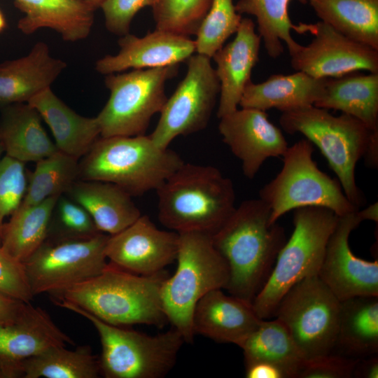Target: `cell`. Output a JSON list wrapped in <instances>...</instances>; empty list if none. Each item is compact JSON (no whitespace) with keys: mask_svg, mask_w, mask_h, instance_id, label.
<instances>
[{"mask_svg":"<svg viewBox=\"0 0 378 378\" xmlns=\"http://www.w3.org/2000/svg\"><path fill=\"white\" fill-rule=\"evenodd\" d=\"M178 71V64H175L106 75L110 96L96 116L100 136L144 134L152 117L160 113L167 99L166 82Z\"/></svg>","mask_w":378,"mask_h":378,"instance_id":"obj_10","label":"cell"},{"mask_svg":"<svg viewBox=\"0 0 378 378\" xmlns=\"http://www.w3.org/2000/svg\"><path fill=\"white\" fill-rule=\"evenodd\" d=\"M156 192L159 221L178 233L211 237L236 207L232 181L211 165L183 162Z\"/></svg>","mask_w":378,"mask_h":378,"instance_id":"obj_3","label":"cell"},{"mask_svg":"<svg viewBox=\"0 0 378 378\" xmlns=\"http://www.w3.org/2000/svg\"><path fill=\"white\" fill-rule=\"evenodd\" d=\"M212 0H156L153 8L155 29L183 36L196 35Z\"/></svg>","mask_w":378,"mask_h":378,"instance_id":"obj_37","label":"cell"},{"mask_svg":"<svg viewBox=\"0 0 378 378\" xmlns=\"http://www.w3.org/2000/svg\"><path fill=\"white\" fill-rule=\"evenodd\" d=\"M168 276L165 270L139 275L110 262L99 274L50 295L52 302H70L111 325L162 327L167 319L160 290Z\"/></svg>","mask_w":378,"mask_h":378,"instance_id":"obj_2","label":"cell"},{"mask_svg":"<svg viewBox=\"0 0 378 378\" xmlns=\"http://www.w3.org/2000/svg\"><path fill=\"white\" fill-rule=\"evenodd\" d=\"M270 209L261 199L244 200L211 236L229 270L225 289L252 303L268 279L286 241L285 230L271 223Z\"/></svg>","mask_w":378,"mask_h":378,"instance_id":"obj_1","label":"cell"},{"mask_svg":"<svg viewBox=\"0 0 378 378\" xmlns=\"http://www.w3.org/2000/svg\"></svg>","mask_w":378,"mask_h":378,"instance_id":"obj_51","label":"cell"},{"mask_svg":"<svg viewBox=\"0 0 378 378\" xmlns=\"http://www.w3.org/2000/svg\"><path fill=\"white\" fill-rule=\"evenodd\" d=\"M74 341L42 308L26 303L12 322L0 325V360L21 361Z\"/></svg>","mask_w":378,"mask_h":378,"instance_id":"obj_22","label":"cell"},{"mask_svg":"<svg viewBox=\"0 0 378 378\" xmlns=\"http://www.w3.org/2000/svg\"><path fill=\"white\" fill-rule=\"evenodd\" d=\"M109 234L46 241L23 263L34 295L52 293L83 282L108 266L105 246Z\"/></svg>","mask_w":378,"mask_h":378,"instance_id":"obj_12","label":"cell"},{"mask_svg":"<svg viewBox=\"0 0 378 378\" xmlns=\"http://www.w3.org/2000/svg\"><path fill=\"white\" fill-rule=\"evenodd\" d=\"M321 21L378 50V0H309Z\"/></svg>","mask_w":378,"mask_h":378,"instance_id":"obj_31","label":"cell"},{"mask_svg":"<svg viewBox=\"0 0 378 378\" xmlns=\"http://www.w3.org/2000/svg\"><path fill=\"white\" fill-rule=\"evenodd\" d=\"M262 320L251 302L226 295L222 289H214L197 302L192 316V328L195 335L239 346Z\"/></svg>","mask_w":378,"mask_h":378,"instance_id":"obj_20","label":"cell"},{"mask_svg":"<svg viewBox=\"0 0 378 378\" xmlns=\"http://www.w3.org/2000/svg\"><path fill=\"white\" fill-rule=\"evenodd\" d=\"M66 195L88 212L99 232L109 235L123 230L141 216L132 196L109 182L78 179Z\"/></svg>","mask_w":378,"mask_h":378,"instance_id":"obj_24","label":"cell"},{"mask_svg":"<svg viewBox=\"0 0 378 378\" xmlns=\"http://www.w3.org/2000/svg\"><path fill=\"white\" fill-rule=\"evenodd\" d=\"M314 106L340 111L378 132V74L351 73L328 78L323 94Z\"/></svg>","mask_w":378,"mask_h":378,"instance_id":"obj_29","label":"cell"},{"mask_svg":"<svg viewBox=\"0 0 378 378\" xmlns=\"http://www.w3.org/2000/svg\"><path fill=\"white\" fill-rule=\"evenodd\" d=\"M28 175L24 163L6 155L0 160V241L4 220L21 204Z\"/></svg>","mask_w":378,"mask_h":378,"instance_id":"obj_38","label":"cell"},{"mask_svg":"<svg viewBox=\"0 0 378 378\" xmlns=\"http://www.w3.org/2000/svg\"><path fill=\"white\" fill-rule=\"evenodd\" d=\"M21 368L24 378H97L101 374L99 360L88 346L51 347L22 360Z\"/></svg>","mask_w":378,"mask_h":378,"instance_id":"obj_34","label":"cell"},{"mask_svg":"<svg viewBox=\"0 0 378 378\" xmlns=\"http://www.w3.org/2000/svg\"><path fill=\"white\" fill-rule=\"evenodd\" d=\"M340 301L318 275L293 285L274 315L286 328L304 360L332 354L337 339Z\"/></svg>","mask_w":378,"mask_h":378,"instance_id":"obj_11","label":"cell"},{"mask_svg":"<svg viewBox=\"0 0 378 378\" xmlns=\"http://www.w3.org/2000/svg\"><path fill=\"white\" fill-rule=\"evenodd\" d=\"M250 18H242L235 37L218 49L211 58L220 82L218 118L236 111L244 90L251 81V72L258 61L261 38Z\"/></svg>","mask_w":378,"mask_h":378,"instance_id":"obj_19","label":"cell"},{"mask_svg":"<svg viewBox=\"0 0 378 378\" xmlns=\"http://www.w3.org/2000/svg\"><path fill=\"white\" fill-rule=\"evenodd\" d=\"M292 0H239L235 6L237 12L248 14L256 18L258 31L267 55L276 59L284 50L286 45L289 55L295 53L301 45L291 35V30L299 33L310 32L311 24L295 25L288 15V5ZM306 4L309 0H298Z\"/></svg>","mask_w":378,"mask_h":378,"instance_id":"obj_30","label":"cell"},{"mask_svg":"<svg viewBox=\"0 0 378 378\" xmlns=\"http://www.w3.org/2000/svg\"><path fill=\"white\" fill-rule=\"evenodd\" d=\"M356 360L337 354L304 360L297 378H351Z\"/></svg>","mask_w":378,"mask_h":378,"instance_id":"obj_41","label":"cell"},{"mask_svg":"<svg viewBox=\"0 0 378 378\" xmlns=\"http://www.w3.org/2000/svg\"><path fill=\"white\" fill-rule=\"evenodd\" d=\"M314 38L290 56L291 66L318 78L365 70L378 74V50L344 36L328 24H312Z\"/></svg>","mask_w":378,"mask_h":378,"instance_id":"obj_14","label":"cell"},{"mask_svg":"<svg viewBox=\"0 0 378 378\" xmlns=\"http://www.w3.org/2000/svg\"><path fill=\"white\" fill-rule=\"evenodd\" d=\"M247 378H285L283 372L276 366L265 362L245 364Z\"/></svg>","mask_w":378,"mask_h":378,"instance_id":"obj_44","label":"cell"},{"mask_svg":"<svg viewBox=\"0 0 378 378\" xmlns=\"http://www.w3.org/2000/svg\"><path fill=\"white\" fill-rule=\"evenodd\" d=\"M79 179V162L59 150L36 162L28 175V183L21 206H29L48 198L66 194Z\"/></svg>","mask_w":378,"mask_h":378,"instance_id":"obj_35","label":"cell"},{"mask_svg":"<svg viewBox=\"0 0 378 378\" xmlns=\"http://www.w3.org/2000/svg\"><path fill=\"white\" fill-rule=\"evenodd\" d=\"M156 0H105L100 6L105 26L108 31L119 36L129 34L132 19L139 10L153 6Z\"/></svg>","mask_w":378,"mask_h":378,"instance_id":"obj_42","label":"cell"},{"mask_svg":"<svg viewBox=\"0 0 378 378\" xmlns=\"http://www.w3.org/2000/svg\"><path fill=\"white\" fill-rule=\"evenodd\" d=\"M105 0H83V1L92 10H95L97 8L100 7L101 4Z\"/></svg>","mask_w":378,"mask_h":378,"instance_id":"obj_47","label":"cell"},{"mask_svg":"<svg viewBox=\"0 0 378 378\" xmlns=\"http://www.w3.org/2000/svg\"><path fill=\"white\" fill-rule=\"evenodd\" d=\"M4 153H5V151H4V146H3V144H2L1 141V139H0V160H1V158H2V154H3Z\"/></svg>","mask_w":378,"mask_h":378,"instance_id":"obj_49","label":"cell"},{"mask_svg":"<svg viewBox=\"0 0 378 378\" xmlns=\"http://www.w3.org/2000/svg\"><path fill=\"white\" fill-rule=\"evenodd\" d=\"M6 27V20L4 17V15L0 10V32L4 30Z\"/></svg>","mask_w":378,"mask_h":378,"instance_id":"obj_48","label":"cell"},{"mask_svg":"<svg viewBox=\"0 0 378 378\" xmlns=\"http://www.w3.org/2000/svg\"><path fill=\"white\" fill-rule=\"evenodd\" d=\"M26 303L0 293V325L13 321Z\"/></svg>","mask_w":378,"mask_h":378,"instance_id":"obj_43","label":"cell"},{"mask_svg":"<svg viewBox=\"0 0 378 378\" xmlns=\"http://www.w3.org/2000/svg\"><path fill=\"white\" fill-rule=\"evenodd\" d=\"M52 216L55 217L61 229L55 239L83 237L99 232L88 212L67 195H61L57 200Z\"/></svg>","mask_w":378,"mask_h":378,"instance_id":"obj_39","label":"cell"},{"mask_svg":"<svg viewBox=\"0 0 378 378\" xmlns=\"http://www.w3.org/2000/svg\"><path fill=\"white\" fill-rule=\"evenodd\" d=\"M279 124L286 133H300L318 148L346 197L359 209L365 200L356 185L355 169L363 158L370 167H377L378 132L350 115L335 116L314 105L281 112Z\"/></svg>","mask_w":378,"mask_h":378,"instance_id":"obj_4","label":"cell"},{"mask_svg":"<svg viewBox=\"0 0 378 378\" xmlns=\"http://www.w3.org/2000/svg\"><path fill=\"white\" fill-rule=\"evenodd\" d=\"M179 234L177 267L162 283L160 298L163 312L172 327L192 343V316L197 302L214 289L226 288L229 270L210 235L200 232Z\"/></svg>","mask_w":378,"mask_h":378,"instance_id":"obj_6","label":"cell"},{"mask_svg":"<svg viewBox=\"0 0 378 378\" xmlns=\"http://www.w3.org/2000/svg\"><path fill=\"white\" fill-rule=\"evenodd\" d=\"M245 364L265 362L279 368L285 378H297L304 360L284 325L277 318L262 319L239 345Z\"/></svg>","mask_w":378,"mask_h":378,"instance_id":"obj_32","label":"cell"},{"mask_svg":"<svg viewBox=\"0 0 378 378\" xmlns=\"http://www.w3.org/2000/svg\"><path fill=\"white\" fill-rule=\"evenodd\" d=\"M313 144L301 139L283 155L279 174L259 191L270 209L271 223L290 211L322 206L342 216L358 210L346 197L338 180L322 172L313 159Z\"/></svg>","mask_w":378,"mask_h":378,"instance_id":"obj_9","label":"cell"},{"mask_svg":"<svg viewBox=\"0 0 378 378\" xmlns=\"http://www.w3.org/2000/svg\"><path fill=\"white\" fill-rule=\"evenodd\" d=\"M0 293L27 303L34 298L24 263L7 253L1 246Z\"/></svg>","mask_w":378,"mask_h":378,"instance_id":"obj_40","label":"cell"},{"mask_svg":"<svg viewBox=\"0 0 378 378\" xmlns=\"http://www.w3.org/2000/svg\"><path fill=\"white\" fill-rule=\"evenodd\" d=\"M27 103L49 126L57 149L78 160L83 157L100 136L96 117L82 116L69 108L51 90L46 88Z\"/></svg>","mask_w":378,"mask_h":378,"instance_id":"obj_23","label":"cell"},{"mask_svg":"<svg viewBox=\"0 0 378 378\" xmlns=\"http://www.w3.org/2000/svg\"><path fill=\"white\" fill-rule=\"evenodd\" d=\"M0 377H1V372H0Z\"/></svg>","mask_w":378,"mask_h":378,"instance_id":"obj_50","label":"cell"},{"mask_svg":"<svg viewBox=\"0 0 378 378\" xmlns=\"http://www.w3.org/2000/svg\"><path fill=\"white\" fill-rule=\"evenodd\" d=\"M59 197L29 206L20 205L3 225L2 249L18 260H27L48 239L52 212Z\"/></svg>","mask_w":378,"mask_h":378,"instance_id":"obj_33","label":"cell"},{"mask_svg":"<svg viewBox=\"0 0 378 378\" xmlns=\"http://www.w3.org/2000/svg\"><path fill=\"white\" fill-rule=\"evenodd\" d=\"M353 377L356 378H377L378 377V356L377 354L357 358Z\"/></svg>","mask_w":378,"mask_h":378,"instance_id":"obj_45","label":"cell"},{"mask_svg":"<svg viewBox=\"0 0 378 378\" xmlns=\"http://www.w3.org/2000/svg\"><path fill=\"white\" fill-rule=\"evenodd\" d=\"M119 52L97 61L96 70L104 75L128 69H152L179 64L196 52L189 36L155 29L143 37L130 33L118 41Z\"/></svg>","mask_w":378,"mask_h":378,"instance_id":"obj_18","label":"cell"},{"mask_svg":"<svg viewBox=\"0 0 378 378\" xmlns=\"http://www.w3.org/2000/svg\"><path fill=\"white\" fill-rule=\"evenodd\" d=\"M328 78H315L298 71L288 75L273 74L260 83L251 80L239 106L264 111L276 108L284 112L314 105L321 97Z\"/></svg>","mask_w":378,"mask_h":378,"instance_id":"obj_25","label":"cell"},{"mask_svg":"<svg viewBox=\"0 0 378 378\" xmlns=\"http://www.w3.org/2000/svg\"><path fill=\"white\" fill-rule=\"evenodd\" d=\"M179 234L158 228L147 216L109 235L105 254L111 263L125 271L144 276L164 270L176 260Z\"/></svg>","mask_w":378,"mask_h":378,"instance_id":"obj_16","label":"cell"},{"mask_svg":"<svg viewBox=\"0 0 378 378\" xmlns=\"http://www.w3.org/2000/svg\"><path fill=\"white\" fill-rule=\"evenodd\" d=\"M66 66L42 41L36 43L27 55L1 64L0 107L27 102L50 87Z\"/></svg>","mask_w":378,"mask_h":378,"instance_id":"obj_21","label":"cell"},{"mask_svg":"<svg viewBox=\"0 0 378 378\" xmlns=\"http://www.w3.org/2000/svg\"><path fill=\"white\" fill-rule=\"evenodd\" d=\"M25 15L18 24L25 34L50 28L63 40L76 42L88 36L94 23V10L83 0H15Z\"/></svg>","mask_w":378,"mask_h":378,"instance_id":"obj_26","label":"cell"},{"mask_svg":"<svg viewBox=\"0 0 378 378\" xmlns=\"http://www.w3.org/2000/svg\"><path fill=\"white\" fill-rule=\"evenodd\" d=\"M377 353L378 296H356L340 301L332 354L360 358Z\"/></svg>","mask_w":378,"mask_h":378,"instance_id":"obj_28","label":"cell"},{"mask_svg":"<svg viewBox=\"0 0 378 378\" xmlns=\"http://www.w3.org/2000/svg\"><path fill=\"white\" fill-rule=\"evenodd\" d=\"M0 139L6 155L24 163L38 162L57 150L38 112L27 102L2 107Z\"/></svg>","mask_w":378,"mask_h":378,"instance_id":"obj_27","label":"cell"},{"mask_svg":"<svg viewBox=\"0 0 378 378\" xmlns=\"http://www.w3.org/2000/svg\"><path fill=\"white\" fill-rule=\"evenodd\" d=\"M186 62V74L167 98L158 122L150 135L162 148H168L177 136L204 129L220 94V82L211 58L197 53Z\"/></svg>","mask_w":378,"mask_h":378,"instance_id":"obj_13","label":"cell"},{"mask_svg":"<svg viewBox=\"0 0 378 378\" xmlns=\"http://www.w3.org/2000/svg\"><path fill=\"white\" fill-rule=\"evenodd\" d=\"M54 303L82 316L94 326L102 345L100 372L106 378H162L172 370L185 343L174 327L150 335L108 324L70 302Z\"/></svg>","mask_w":378,"mask_h":378,"instance_id":"obj_8","label":"cell"},{"mask_svg":"<svg viewBox=\"0 0 378 378\" xmlns=\"http://www.w3.org/2000/svg\"><path fill=\"white\" fill-rule=\"evenodd\" d=\"M183 162L150 135L100 136L79 162V179L109 182L139 196L156 190Z\"/></svg>","mask_w":378,"mask_h":378,"instance_id":"obj_5","label":"cell"},{"mask_svg":"<svg viewBox=\"0 0 378 378\" xmlns=\"http://www.w3.org/2000/svg\"><path fill=\"white\" fill-rule=\"evenodd\" d=\"M241 19L232 0H212L196 34V53L211 59L227 38L237 32Z\"/></svg>","mask_w":378,"mask_h":378,"instance_id":"obj_36","label":"cell"},{"mask_svg":"<svg viewBox=\"0 0 378 378\" xmlns=\"http://www.w3.org/2000/svg\"><path fill=\"white\" fill-rule=\"evenodd\" d=\"M339 216L322 206L293 212V231L279 251L271 274L252 305L262 319L273 317L286 293L300 281L318 275L328 240Z\"/></svg>","mask_w":378,"mask_h":378,"instance_id":"obj_7","label":"cell"},{"mask_svg":"<svg viewBox=\"0 0 378 378\" xmlns=\"http://www.w3.org/2000/svg\"><path fill=\"white\" fill-rule=\"evenodd\" d=\"M223 141L241 162L244 175L253 179L270 158L283 156L288 145L265 111L241 108L220 118Z\"/></svg>","mask_w":378,"mask_h":378,"instance_id":"obj_17","label":"cell"},{"mask_svg":"<svg viewBox=\"0 0 378 378\" xmlns=\"http://www.w3.org/2000/svg\"><path fill=\"white\" fill-rule=\"evenodd\" d=\"M363 219L359 209L339 216L325 250L318 276L340 301L356 296H378V261L356 256L349 238Z\"/></svg>","mask_w":378,"mask_h":378,"instance_id":"obj_15","label":"cell"},{"mask_svg":"<svg viewBox=\"0 0 378 378\" xmlns=\"http://www.w3.org/2000/svg\"><path fill=\"white\" fill-rule=\"evenodd\" d=\"M363 220H372L377 223L378 220V206L375 202L367 208L359 211Z\"/></svg>","mask_w":378,"mask_h":378,"instance_id":"obj_46","label":"cell"}]
</instances>
